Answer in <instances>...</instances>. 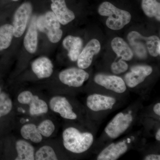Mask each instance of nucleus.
I'll return each mask as SVG.
<instances>
[{
  "mask_svg": "<svg viewBox=\"0 0 160 160\" xmlns=\"http://www.w3.org/2000/svg\"><path fill=\"white\" fill-rule=\"evenodd\" d=\"M63 139L66 149L73 153H81L91 147L93 137L90 132H81L74 127H69L63 132Z\"/></svg>",
  "mask_w": 160,
  "mask_h": 160,
  "instance_id": "f257e3e1",
  "label": "nucleus"
},
{
  "mask_svg": "<svg viewBox=\"0 0 160 160\" xmlns=\"http://www.w3.org/2000/svg\"><path fill=\"white\" fill-rule=\"evenodd\" d=\"M98 12L101 16L108 17L106 25L112 30H120L131 21V15L129 12L118 9L109 2L102 3Z\"/></svg>",
  "mask_w": 160,
  "mask_h": 160,
  "instance_id": "f03ea898",
  "label": "nucleus"
},
{
  "mask_svg": "<svg viewBox=\"0 0 160 160\" xmlns=\"http://www.w3.org/2000/svg\"><path fill=\"white\" fill-rule=\"evenodd\" d=\"M36 25L38 29L46 33L51 42L57 43L62 38L63 32L60 23L52 12H47L39 17Z\"/></svg>",
  "mask_w": 160,
  "mask_h": 160,
  "instance_id": "7ed1b4c3",
  "label": "nucleus"
},
{
  "mask_svg": "<svg viewBox=\"0 0 160 160\" xmlns=\"http://www.w3.org/2000/svg\"><path fill=\"white\" fill-rule=\"evenodd\" d=\"M132 121L131 114L120 112L107 125L105 132L109 137L116 138L127 130Z\"/></svg>",
  "mask_w": 160,
  "mask_h": 160,
  "instance_id": "20e7f679",
  "label": "nucleus"
},
{
  "mask_svg": "<svg viewBox=\"0 0 160 160\" xmlns=\"http://www.w3.org/2000/svg\"><path fill=\"white\" fill-rule=\"evenodd\" d=\"M32 6L29 2H25L19 7L13 17L14 36L19 38L22 35L32 12Z\"/></svg>",
  "mask_w": 160,
  "mask_h": 160,
  "instance_id": "39448f33",
  "label": "nucleus"
},
{
  "mask_svg": "<svg viewBox=\"0 0 160 160\" xmlns=\"http://www.w3.org/2000/svg\"><path fill=\"white\" fill-rule=\"evenodd\" d=\"M59 78L63 84L71 87L82 86L89 78V74L81 68H70L60 72Z\"/></svg>",
  "mask_w": 160,
  "mask_h": 160,
  "instance_id": "423d86ee",
  "label": "nucleus"
},
{
  "mask_svg": "<svg viewBox=\"0 0 160 160\" xmlns=\"http://www.w3.org/2000/svg\"><path fill=\"white\" fill-rule=\"evenodd\" d=\"M94 80L98 85L117 93H123L126 90L125 81L119 77L98 74L95 77Z\"/></svg>",
  "mask_w": 160,
  "mask_h": 160,
  "instance_id": "0eeeda50",
  "label": "nucleus"
},
{
  "mask_svg": "<svg viewBox=\"0 0 160 160\" xmlns=\"http://www.w3.org/2000/svg\"><path fill=\"white\" fill-rule=\"evenodd\" d=\"M101 50V44L98 40L93 39L87 43L81 51L77 60L79 68L82 69L88 68L92 62L93 57Z\"/></svg>",
  "mask_w": 160,
  "mask_h": 160,
  "instance_id": "6e6552de",
  "label": "nucleus"
},
{
  "mask_svg": "<svg viewBox=\"0 0 160 160\" xmlns=\"http://www.w3.org/2000/svg\"><path fill=\"white\" fill-rule=\"evenodd\" d=\"M152 71V68L150 66H133L132 67L131 71L125 75V83L129 88H134L144 82Z\"/></svg>",
  "mask_w": 160,
  "mask_h": 160,
  "instance_id": "1a4fd4ad",
  "label": "nucleus"
},
{
  "mask_svg": "<svg viewBox=\"0 0 160 160\" xmlns=\"http://www.w3.org/2000/svg\"><path fill=\"white\" fill-rule=\"evenodd\" d=\"M49 106L52 110L59 113L61 116L67 119L75 120L77 115L72 110V107L66 98L56 96L50 100Z\"/></svg>",
  "mask_w": 160,
  "mask_h": 160,
  "instance_id": "9d476101",
  "label": "nucleus"
},
{
  "mask_svg": "<svg viewBox=\"0 0 160 160\" xmlns=\"http://www.w3.org/2000/svg\"><path fill=\"white\" fill-rule=\"evenodd\" d=\"M116 100L114 98L99 94L89 95L86 104L89 109L93 111H103L112 109Z\"/></svg>",
  "mask_w": 160,
  "mask_h": 160,
  "instance_id": "9b49d317",
  "label": "nucleus"
},
{
  "mask_svg": "<svg viewBox=\"0 0 160 160\" xmlns=\"http://www.w3.org/2000/svg\"><path fill=\"white\" fill-rule=\"evenodd\" d=\"M51 2L52 10L60 23L67 25L74 19V13L67 8L65 0H51Z\"/></svg>",
  "mask_w": 160,
  "mask_h": 160,
  "instance_id": "f8f14e48",
  "label": "nucleus"
},
{
  "mask_svg": "<svg viewBox=\"0 0 160 160\" xmlns=\"http://www.w3.org/2000/svg\"><path fill=\"white\" fill-rule=\"evenodd\" d=\"M31 66L32 71L40 79L49 78L53 72V66L51 60L45 57L34 60Z\"/></svg>",
  "mask_w": 160,
  "mask_h": 160,
  "instance_id": "ddd939ff",
  "label": "nucleus"
},
{
  "mask_svg": "<svg viewBox=\"0 0 160 160\" xmlns=\"http://www.w3.org/2000/svg\"><path fill=\"white\" fill-rule=\"evenodd\" d=\"M128 147L124 142L112 143L100 152L98 160H115L127 151Z\"/></svg>",
  "mask_w": 160,
  "mask_h": 160,
  "instance_id": "4468645a",
  "label": "nucleus"
},
{
  "mask_svg": "<svg viewBox=\"0 0 160 160\" xmlns=\"http://www.w3.org/2000/svg\"><path fill=\"white\" fill-rule=\"evenodd\" d=\"M127 38L130 46L138 57L146 58L147 57L146 37L141 35L137 32L132 31L128 34Z\"/></svg>",
  "mask_w": 160,
  "mask_h": 160,
  "instance_id": "2eb2a0df",
  "label": "nucleus"
},
{
  "mask_svg": "<svg viewBox=\"0 0 160 160\" xmlns=\"http://www.w3.org/2000/svg\"><path fill=\"white\" fill-rule=\"evenodd\" d=\"M62 45L65 49L68 50L69 59L73 62L77 61L82 48V39L78 37L68 36L63 40Z\"/></svg>",
  "mask_w": 160,
  "mask_h": 160,
  "instance_id": "dca6fc26",
  "label": "nucleus"
},
{
  "mask_svg": "<svg viewBox=\"0 0 160 160\" xmlns=\"http://www.w3.org/2000/svg\"><path fill=\"white\" fill-rule=\"evenodd\" d=\"M36 21V17H33L24 40L25 48L31 53H34L37 49L38 33Z\"/></svg>",
  "mask_w": 160,
  "mask_h": 160,
  "instance_id": "f3484780",
  "label": "nucleus"
},
{
  "mask_svg": "<svg viewBox=\"0 0 160 160\" xmlns=\"http://www.w3.org/2000/svg\"><path fill=\"white\" fill-rule=\"evenodd\" d=\"M111 47L118 57H121L124 61H130L133 58V53L131 48L122 38L117 37L113 39Z\"/></svg>",
  "mask_w": 160,
  "mask_h": 160,
  "instance_id": "a211bd4d",
  "label": "nucleus"
},
{
  "mask_svg": "<svg viewBox=\"0 0 160 160\" xmlns=\"http://www.w3.org/2000/svg\"><path fill=\"white\" fill-rule=\"evenodd\" d=\"M16 148L18 152L16 160H35L34 147L28 142L18 140L16 143Z\"/></svg>",
  "mask_w": 160,
  "mask_h": 160,
  "instance_id": "6ab92c4d",
  "label": "nucleus"
},
{
  "mask_svg": "<svg viewBox=\"0 0 160 160\" xmlns=\"http://www.w3.org/2000/svg\"><path fill=\"white\" fill-rule=\"evenodd\" d=\"M21 134L24 139L31 140L35 143H40L42 137L38 127L33 124H28L23 126L21 129Z\"/></svg>",
  "mask_w": 160,
  "mask_h": 160,
  "instance_id": "aec40b11",
  "label": "nucleus"
},
{
  "mask_svg": "<svg viewBox=\"0 0 160 160\" xmlns=\"http://www.w3.org/2000/svg\"><path fill=\"white\" fill-rule=\"evenodd\" d=\"M14 36V28L9 24L0 27V50L7 49Z\"/></svg>",
  "mask_w": 160,
  "mask_h": 160,
  "instance_id": "412c9836",
  "label": "nucleus"
},
{
  "mask_svg": "<svg viewBox=\"0 0 160 160\" xmlns=\"http://www.w3.org/2000/svg\"><path fill=\"white\" fill-rule=\"evenodd\" d=\"M28 105L29 106V112L32 116L46 113L48 111L47 104L37 96L33 95L29 100Z\"/></svg>",
  "mask_w": 160,
  "mask_h": 160,
  "instance_id": "4be33fe9",
  "label": "nucleus"
},
{
  "mask_svg": "<svg viewBox=\"0 0 160 160\" xmlns=\"http://www.w3.org/2000/svg\"><path fill=\"white\" fill-rule=\"evenodd\" d=\"M142 8L144 13L149 18L155 17L160 21V4L157 0H142Z\"/></svg>",
  "mask_w": 160,
  "mask_h": 160,
  "instance_id": "5701e85b",
  "label": "nucleus"
},
{
  "mask_svg": "<svg viewBox=\"0 0 160 160\" xmlns=\"http://www.w3.org/2000/svg\"><path fill=\"white\" fill-rule=\"evenodd\" d=\"M35 160H57L58 158L53 149L48 146L40 148L35 155Z\"/></svg>",
  "mask_w": 160,
  "mask_h": 160,
  "instance_id": "b1692460",
  "label": "nucleus"
},
{
  "mask_svg": "<svg viewBox=\"0 0 160 160\" xmlns=\"http://www.w3.org/2000/svg\"><path fill=\"white\" fill-rule=\"evenodd\" d=\"M146 44L149 54L156 57L160 53V40L157 36L146 37Z\"/></svg>",
  "mask_w": 160,
  "mask_h": 160,
  "instance_id": "393cba45",
  "label": "nucleus"
},
{
  "mask_svg": "<svg viewBox=\"0 0 160 160\" xmlns=\"http://www.w3.org/2000/svg\"><path fill=\"white\" fill-rule=\"evenodd\" d=\"M12 107V102L9 96L4 92L0 93V118L8 114Z\"/></svg>",
  "mask_w": 160,
  "mask_h": 160,
  "instance_id": "a878e982",
  "label": "nucleus"
},
{
  "mask_svg": "<svg viewBox=\"0 0 160 160\" xmlns=\"http://www.w3.org/2000/svg\"><path fill=\"white\" fill-rule=\"evenodd\" d=\"M38 128L42 136L49 137L54 131L55 127L51 120L47 119L40 123Z\"/></svg>",
  "mask_w": 160,
  "mask_h": 160,
  "instance_id": "bb28decb",
  "label": "nucleus"
},
{
  "mask_svg": "<svg viewBox=\"0 0 160 160\" xmlns=\"http://www.w3.org/2000/svg\"><path fill=\"white\" fill-rule=\"evenodd\" d=\"M111 68L113 73L118 74L126 71L128 69V65L124 60L121 58L117 62H113L112 64Z\"/></svg>",
  "mask_w": 160,
  "mask_h": 160,
  "instance_id": "cd10ccee",
  "label": "nucleus"
},
{
  "mask_svg": "<svg viewBox=\"0 0 160 160\" xmlns=\"http://www.w3.org/2000/svg\"><path fill=\"white\" fill-rule=\"evenodd\" d=\"M145 160H160V155L158 154H149L145 158Z\"/></svg>",
  "mask_w": 160,
  "mask_h": 160,
  "instance_id": "c85d7f7f",
  "label": "nucleus"
},
{
  "mask_svg": "<svg viewBox=\"0 0 160 160\" xmlns=\"http://www.w3.org/2000/svg\"><path fill=\"white\" fill-rule=\"evenodd\" d=\"M153 111L155 113L157 114L158 115H160V103H158L157 104L154 105L153 107Z\"/></svg>",
  "mask_w": 160,
  "mask_h": 160,
  "instance_id": "c756f323",
  "label": "nucleus"
},
{
  "mask_svg": "<svg viewBox=\"0 0 160 160\" xmlns=\"http://www.w3.org/2000/svg\"><path fill=\"white\" fill-rule=\"evenodd\" d=\"M156 139L158 141H160V129H158L156 135Z\"/></svg>",
  "mask_w": 160,
  "mask_h": 160,
  "instance_id": "7c9ffc66",
  "label": "nucleus"
},
{
  "mask_svg": "<svg viewBox=\"0 0 160 160\" xmlns=\"http://www.w3.org/2000/svg\"><path fill=\"white\" fill-rule=\"evenodd\" d=\"M12 1H18V0H12Z\"/></svg>",
  "mask_w": 160,
  "mask_h": 160,
  "instance_id": "2f4dec72",
  "label": "nucleus"
},
{
  "mask_svg": "<svg viewBox=\"0 0 160 160\" xmlns=\"http://www.w3.org/2000/svg\"><path fill=\"white\" fill-rule=\"evenodd\" d=\"M0 92H1V89H0Z\"/></svg>",
  "mask_w": 160,
  "mask_h": 160,
  "instance_id": "473e14b6",
  "label": "nucleus"
}]
</instances>
